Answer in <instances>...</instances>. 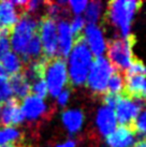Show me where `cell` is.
<instances>
[{"label": "cell", "mask_w": 146, "mask_h": 147, "mask_svg": "<svg viewBox=\"0 0 146 147\" xmlns=\"http://www.w3.org/2000/svg\"><path fill=\"white\" fill-rule=\"evenodd\" d=\"M68 60V75L71 86H83L87 82L93 55L83 39V36L75 39Z\"/></svg>", "instance_id": "1"}, {"label": "cell", "mask_w": 146, "mask_h": 147, "mask_svg": "<svg viewBox=\"0 0 146 147\" xmlns=\"http://www.w3.org/2000/svg\"><path fill=\"white\" fill-rule=\"evenodd\" d=\"M142 2L137 0H114L107 3L105 17L118 30L120 38L131 34V25Z\"/></svg>", "instance_id": "2"}, {"label": "cell", "mask_w": 146, "mask_h": 147, "mask_svg": "<svg viewBox=\"0 0 146 147\" xmlns=\"http://www.w3.org/2000/svg\"><path fill=\"white\" fill-rule=\"evenodd\" d=\"M38 32V21L28 13H20V20L10 32V44L13 53L22 56L25 49Z\"/></svg>", "instance_id": "3"}, {"label": "cell", "mask_w": 146, "mask_h": 147, "mask_svg": "<svg viewBox=\"0 0 146 147\" xmlns=\"http://www.w3.org/2000/svg\"><path fill=\"white\" fill-rule=\"evenodd\" d=\"M135 42L133 36L128 38H116L107 44V60L118 72L127 71L134 60L133 45Z\"/></svg>", "instance_id": "4"}, {"label": "cell", "mask_w": 146, "mask_h": 147, "mask_svg": "<svg viewBox=\"0 0 146 147\" xmlns=\"http://www.w3.org/2000/svg\"><path fill=\"white\" fill-rule=\"evenodd\" d=\"M117 70L104 56L93 58L86 86L95 94H105L110 78Z\"/></svg>", "instance_id": "5"}, {"label": "cell", "mask_w": 146, "mask_h": 147, "mask_svg": "<svg viewBox=\"0 0 146 147\" xmlns=\"http://www.w3.org/2000/svg\"><path fill=\"white\" fill-rule=\"evenodd\" d=\"M44 80L47 86L49 94L56 98L69 84L68 67L65 59L55 57L49 60L45 69Z\"/></svg>", "instance_id": "6"}, {"label": "cell", "mask_w": 146, "mask_h": 147, "mask_svg": "<svg viewBox=\"0 0 146 147\" xmlns=\"http://www.w3.org/2000/svg\"><path fill=\"white\" fill-rule=\"evenodd\" d=\"M38 36L42 45V53L49 60L57 57L58 37L57 23L51 17L44 15L38 22Z\"/></svg>", "instance_id": "7"}, {"label": "cell", "mask_w": 146, "mask_h": 147, "mask_svg": "<svg viewBox=\"0 0 146 147\" xmlns=\"http://www.w3.org/2000/svg\"><path fill=\"white\" fill-rule=\"evenodd\" d=\"M144 104L145 101L143 99L131 98L126 94H122L119 101L114 109L117 123H120V126L132 128L135 119L138 118L140 113L142 112Z\"/></svg>", "instance_id": "8"}, {"label": "cell", "mask_w": 146, "mask_h": 147, "mask_svg": "<svg viewBox=\"0 0 146 147\" xmlns=\"http://www.w3.org/2000/svg\"><path fill=\"white\" fill-rule=\"evenodd\" d=\"M84 41L96 57L103 56L107 49V42L102 28L97 24H87L82 33Z\"/></svg>", "instance_id": "9"}, {"label": "cell", "mask_w": 146, "mask_h": 147, "mask_svg": "<svg viewBox=\"0 0 146 147\" xmlns=\"http://www.w3.org/2000/svg\"><path fill=\"white\" fill-rule=\"evenodd\" d=\"M20 110L24 115L25 120L31 123L41 120L49 114V106L45 103L44 99H41L36 96L29 94L22 100Z\"/></svg>", "instance_id": "10"}, {"label": "cell", "mask_w": 146, "mask_h": 147, "mask_svg": "<svg viewBox=\"0 0 146 147\" xmlns=\"http://www.w3.org/2000/svg\"><path fill=\"white\" fill-rule=\"evenodd\" d=\"M57 37H58V49L57 57L62 59L69 57L70 53L75 42V38L73 36L70 27V22L68 20H60L57 23Z\"/></svg>", "instance_id": "11"}, {"label": "cell", "mask_w": 146, "mask_h": 147, "mask_svg": "<svg viewBox=\"0 0 146 147\" xmlns=\"http://www.w3.org/2000/svg\"><path fill=\"white\" fill-rule=\"evenodd\" d=\"M24 115L20 110V104L15 98L10 99L9 101L1 105L0 112V123L2 127H14L24 123Z\"/></svg>", "instance_id": "12"}, {"label": "cell", "mask_w": 146, "mask_h": 147, "mask_svg": "<svg viewBox=\"0 0 146 147\" xmlns=\"http://www.w3.org/2000/svg\"><path fill=\"white\" fill-rule=\"evenodd\" d=\"M135 132L131 127L119 126L105 138L109 147H133L137 143Z\"/></svg>", "instance_id": "13"}, {"label": "cell", "mask_w": 146, "mask_h": 147, "mask_svg": "<svg viewBox=\"0 0 146 147\" xmlns=\"http://www.w3.org/2000/svg\"><path fill=\"white\" fill-rule=\"evenodd\" d=\"M117 118L113 109H110L105 105L99 107L96 114V127L100 135L106 138L117 128Z\"/></svg>", "instance_id": "14"}, {"label": "cell", "mask_w": 146, "mask_h": 147, "mask_svg": "<svg viewBox=\"0 0 146 147\" xmlns=\"http://www.w3.org/2000/svg\"><path fill=\"white\" fill-rule=\"evenodd\" d=\"M17 9L12 1L4 0L0 2V30L11 32L20 16Z\"/></svg>", "instance_id": "15"}, {"label": "cell", "mask_w": 146, "mask_h": 147, "mask_svg": "<svg viewBox=\"0 0 146 147\" xmlns=\"http://www.w3.org/2000/svg\"><path fill=\"white\" fill-rule=\"evenodd\" d=\"M126 94L131 98L146 99V76L140 74L126 75L125 76V91Z\"/></svg>", "instance_id": "16"}, {"label": "cell", "mask_w": 146, "mask_h": 147, "mask_svg": "<svg viewBox=\"0 0 146 147\" xmlns=\"http://www.w3.org/2000/svg\"><path fill=\"white\" fill-rule=\"evenodd\" d=\"M61 121L70 134H76L83 128L85 115L80 109H69L61 113Z\"/></svg>", "instance_id": "17"}, {"label": "cell", "mask_w": 146, "mask_h": 147, "mask_svg": "<svg viewBox=\"0 0 146 147\" xmlns=\"http://www.w3.org/2000/svg\"><path fill=\"white\" fill-rule=\"evenodd\" d=\"M9 83L12 90V94L14 96L13 98L16 100H23L31 92L30 82L23 72L9 76Z\"/></svg>", "instance_id": "18"}, {"label": "cell", "mask_w": 146, "mask_h": 147, "mask_svg": "<svg viewBox=\"0 0 146 147\" xmlns=\"http://www.w3.org/2000/svg\"><path fill=\"white\" fill-rule=\"evenodd\" d=\"M0 63L3 67L8 76L20 73L22 69H23V65H24L20 56L13 52H9L5 54L2 57V59L0 60Z\"/></svg>", "instance_id": "19"}, {"label": "cell", "mask_w": 146, "mask_h": 147, "mask_svg": "<svg viewBox=\"0 0 146 147\" xmlns=\"http://www.w3.org/2000/svg\"><path fill=\"white\" fill-rule=\"evenodd\" d=\"M84 13H85L84 18L88 24L98 25L103 14V3L101 1H90L87 3Z\"/></svg>", "instance_id": "20"}, {"label": "cell", "mask_w": 146, "mask_h": 147, "mask_svg": "<svg viewBox=\"0 0 146 147\" xmlns=\"http://www.w3.org/2000/svg\"><path fill=\"white\" fill-rule=\"evenodd\" d=\"M22 139V133L15 127H0V147L15 145Z\"/></svg>", "instance_id": "21"}, {"label": "cell", "mask_w": 146, "mask_h": 147, "mask_svg": "<svg viewBox=\"0 0 146 147\" xmlns=\"http://www.w3.org/2000/svg\"><path fill=\"white\" fill-rule=\"evenodd\" d=\"M12 98L13 94L10 87V83H9V76L5 73L3 67L0 63V104L2 105L3 103Z\"/></svg>", "instance_id": "22"}, {"label": "cell", "mask_w": 146, "mask_h": 147, "mask_svg": "<svg viewBox=\"0 0 146 147\" xmlns=\"http://www.w3.org/2000/svg\"><path fill=\"white\" fill-rule=\"evenodd\" d=\"M124 91H125V76L120 72L116 71L110 78L106 92L113 94H124Z\"/></svg>", "instance_id": "23"}, {"label": "cell", "mask_w": 146, "mask_h": 147, "mask_svg": "<svg viewBox=\"0 0 146 147\" xmlns=\"http://www.w3.org/2000/svg\"><path fill=\"white\" fill-rule=\"evenodd\" d=\"M86 26V21L84 16H81V15H76V16L73 17V20L70 23V27H71V31H72L74 38L81 37L84 29H85Z\"/></svg>", "instance_id": "24"}, {"label": "cell", "mask_w": 146, "mask_h": 147, "mask_svg": "<svg viewBox=\"0 0 146 147\" xmlns=\"http://www.w3.org/2000/svg\"><path fill=\"white\" fill-rule=\"evenodd\" d=\"M132 129L135 134H140L142 138H146V110H143L140 113L132 126Z\"/></svg>", "instance_id": "25"}, {"label": "cell", "mask_w": 146, "mask_h": 147, "mask_svg": "<svg viewBox=\"0 0 146 147\" xmlns=\"http://www.w3.org/2000/svg\"><path fill=\"white\" fill-rule=\"evenodd\" d=\"M31 92L33 96H36L41 99L46 98L49 90H47V86H46L44 78H41V80L31 83Z\"/></svg>", "instance_id": "26"}, {"label": "cell", "mask_w": 146, "mask_h": 147, "mask_svg": "<svg viewBox=\"0 0 146 147\" xmlns=\"http://www.w3.org/2000/svg\"><path fill=\"white\" fill-rule=\"evenodd\" d=\"M11 44H10V32L0 30V60L4 55L10 52Z\"/></svg>", "instance_id": "27"}, {"label": "cell", "mask_w": 146, "mask_h": 147, "mask_svg": "<svg viewBox=\"0 0 146 147\" xmlns=\"http://www.w3.org/2000/svg\"><path fill=\"white\" fill-rule=\"evenodd\" d=\"M133 74H140L146 76V65L139 59H134L126 71V75H133Z\"/></svg>", "instance_id": "28"}, {"label": "cell", "mask_w": 146, "mask_h": 147, "mask_svg": "<svg viewBox=\"0 0 146 147\" xmlns=\"http://www.w3.org/2000/svg\"><path fill=\"white\" fill-rule=\"evenodd\" d=\"M87 1L84 0H75V1H68V7H70V10L72 11L75 16L76 15H81L82 13L85 11L86 7H87Z\"/></svg>", "instance_id": "29"}, {"label": "cell", "mask_w": 146, "mask_h": 147, "mask_svg": "<svg viewBox=\"0 0 146 147\" xmlns=\"http://www.w3.org/2000/svg\"><path fill=\"white\" fill-rule=\"evenodd\" d=\"M120 97H122V94H113L106 92V94L103 96V103H104L105 106L114 110L116 104H117V102L119 101Z\"/></svg>", "instance_id": "30"}, {"label": "cell", "mask_w": 146, "mask_h": 147, "mask_svg": "<svg viewBox=\"0 0 146 147\" xmlns=\"http://www.w3.org/2000/svg\"><path fill=\"white\" fill-rule=\"evenodd\" d=\"M70 96H71V90H70L69 87H67L66 89L62 90L60 94L56 97L58 105H60V106L67 105V103H68V101H69V99H70Z\"/></svg>", "instance_id": "31"}, {"label": "cell", "mask_w": 146, "mask_h": 147, "mask_svg": "<svg viewBox=\"0 0 146 147\" xmlns=\"http://www.w3.org/2000/svg\"><path fill=\"white\" fill-rule=\"evenodd\" d=\"M43 4V2H41L39 0H32V1H27L26 4V8H25L24 12L28 13V14H33L34 12H36L39 8Z\"/></svg>", "instance_id": "32"}, {"label": "cell", "mask_w": 146, "mask_h": 147, "mask_svg": "<svg viewBox=\"0 0 146 147\" xmlns=\"http://www.w3.org/2000/svg\"><path fill=\"white\" fill-rule=\"evenodd\" d=\"M77 143L75 140L73 139H68L64 141V142H61V143H58L55 147H76Z\"/></svg>", "instance_id": "33"}, {"label": "cell", "mask_w": 146, "mask_h": 147, "mask_svg": "<svg viewBox=\"0 0 146 147\" xmlns=\"http://www.w3.org/2000/svg\"><path fill=\"white\" fill-rule=\"evenodd\" d=\"M133 147H146V138H141L139 141H137Z\"/></svg>", "instance_id": "34"}, {"label": "cell", "mask_w": 146, "mask_h": 147, "mask_svg": "<svg viewBox=\"0 0 146 147\" xmlns=\"http://www.w3.org/2000/svg\"><path fill=\"white\" fill-rule=\"evenodd\" d=\"M1 147H16L15 145H4V146H1Z\"/></svg>", "instance_id": "35"}, {"label": "cell", "mask_w": 146, "mask_h": 147, "mask_svg": "<svg viewBox=\"0 0 146 147\" xmlns=\"http://www.w3.org/2000/svg\"><path fill=\"white\" fill-rule=\"evenodd\" d=\"M0 112H1V104H0Z\"/></svg>", "instance_id": "36"}]
</instances>
